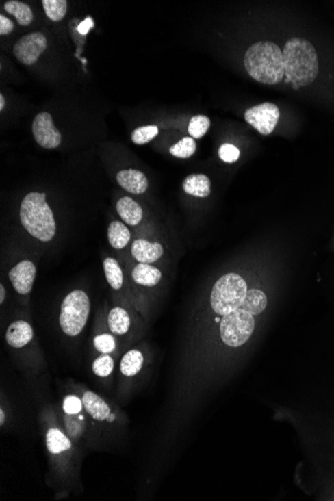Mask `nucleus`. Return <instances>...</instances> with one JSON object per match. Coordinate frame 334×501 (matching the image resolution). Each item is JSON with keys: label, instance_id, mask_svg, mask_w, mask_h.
<instances>
[{"label": "nucleus", "instance_id": "nucleus-1", "mask_svg": "<svg viewBox=\"0 0 334 501\" xmlns=\"http://www.w3.org/2000/svg\"><path fill=\"white\" fill-rule=\"evenodd\" d=\"M283 60L287 82L298 90L309 86L320 73L318 53L312 43L301 38H290L283 47Z\"/></svg>", "mask_w": 334, "mask_h": 501}, {"label": "nucleus", "instance_id": "nucleus-2", "mask_svg": "<svg viewBox=\"0 0 334 501\" xmlns=\"http://www.w3.org/2000/svg\"><path fill=\"white\" fill-rule=\"evenodd\" d=\"M244 66L253 79L262 84H277L285 75L283 51L270 41L251 45L244 55Z\"/></svg>", "mask_w": 334, "mask_h": 501}, {"label": "nucleus", "instance_id": "nucleus-3", "mask_svg": "<svg viewBox=\"0 0 334 501\" xmlns=\"http://www.w3.org/2000/svg\"><path fill=\"white\" fill-rule=\"evenodd\" d=\"M19 218L25 231L39 242H49L55 236V219L45 193H28L21 201Z\"/></svg>", "mask_w": 334, "mask_h": 501}, {"label": "nucleus", "instance_id": "nucleus-4", "mask_svg": "<svg viewBox=\"0 0 334 501\" xmlns=\"http://www.w3.org/2000/svg\"><path fill=\"white\" fill-rule=\"evenodd\" d=\"M247 292L244 277L227 273L214 283L210 294V307L218 316H227L242 307Z\"/></svg>", "mask_w": 334, "mask_h": 501}, {"label": "nucleus", "instance_id": "nucleus-5", "mask_svg": "<svg viewBox=\"0 0 334 501\" xmlns=\"http://www.w3.org/2000/svg\"><path fill=\"white\" fill-rule=\"evenodd\" d=\"M90 296L81 290L69 292L60 305V326L68 337H77L84 331L90 318Z\"/></svg>", "mask_w": 334, "mask_h": 501}, {"label": "nucleus", "instance_id": "nucleus-6", "mask_svg": "<svg viewBox=\"0 0 334 501\" xmlns=\"http://www.w3.org/2000/svg\"><path fill=\"white\" fill-rule=\"evenodd\" d=\"M255 329V318L244 309H236L223 316L219 323L220 337L229 347H240L246 344Z\"/></svg>", "mask_w": 334, "mask_h": 501}, {"label": "nucleus", "instance_id": "nucleus-7", "mask_svg": "<svg viewBox=\"0 0 334 501\" xmlns=\"http://www.w3.org/2000/svg\"><path fill=\"white\" fill-rule=\"evenodd\" d=\"M64 429L73 441L84 439L88 431L90 416L86 413L84 402L77 394H67L62 400Z\"/></svg>", "mask_w": 334, "mask_h": 501}, {"label": "nucleus", "instance_id": "nucleus-8", "mask_svg": "<svg viewBox=\"0 0 334 501\" xmlns=\"http://www.w3.org/2000/svg\"><path fill=\"white\" fill-rule=\"evenodd\" d=\"M80 398L91 422L101 425L118 424L116 409L101 396L91 390H84Z\"/></svg>", "mask_w": 334, "mask_h": 501}, {"label": "nucleus", "instance_id": "nucleus-9", "mask_svg": "<svg viewBox=\"0 0 334 501\" xmlns=\"http://www.w3.org/2000/svg\"><path fill=\"white\" fill-rule=\"evenodd\" d=\"M281 112L275 104L264 103L253 106L245 112L244 119L262 136L272 133L279 123Z\"/></svg>", "mask_w": 334, "mask_h": 501}, {"label": "nucleus", "instance_id": "nucleus-10", "mask_svg": "<svg viewBox=\"0 0 334 501\" xmlns=\"http://www.w3.org/2000/svg\"><path fill=\"white\" fill-rule=\"evenodd\" d=\"M47 47V39L41 32H34L23 36L13 47L15 57L25 65L38 62Z\"/></svg>", "mask_w": 334, "mask_h": 501}, {"label": "nucleus", "instance_id": "nucleus-11", "mask_svg": "<svg viewBox=\"0 0 334 501\" xmlns=\"http://www.w3.org/2000/svg\"><path fill=\"white\" fill-rule=\"evenodd\" d=\"M32 132L34 140L43 149H54L62 143V133L56 129L49 112H40L36 116L32 123Z\"/></svg>", "mask_w": 334, "mask_h": 501}, {"label": "nucleus", "instance_id": "nucleus-12", "mask_svg": "<svg viewBox=\"0 0 334 501\" xmlns=\"http://www.w3.org/2000/svg\"><path fill=\"white\" fill-rule=\"evenodd\" d=\"M38 268L36 264L30 260H23L15 264L8 272V279L12 283L13 290L19 296H27L31 292L34 281L36 279Z\"/></svg>", "mask_w": 334, "mask_h": 501}, {"label": "nucleus", "instance_id": "nucleus-13", "mask_svg": "<svg viewBox=\"0 0 334 501\" xmlns=\"http://www.w3.org/2000/svg\"><path fill=\"white\" fill-rule=\"evenodd\" d=\"M45 444L52 459L57 461L70 457L73 451V439L67 435L64 429L58 426H51L45 431Z\"/></svg>", "mask_w": 334, "mask_h": 501}, {"label": "nucleus", "instance_id": "nucleus-14", "mask_svg": "<svg viewBox=\"0 0 334 501\" xmlns=\"http://www.w3.org/2000/svg\"><path fill=\"white\" fill-rule=\"evenodd\" d=\"M130 253L138 264H153L162 258L164 250L162 245L158 242L138 238L132 242Z\"/></svg>", "mask_w": 334, "mask_h": 501}, {"label": "nucleus", "instance_id": "nucleus-15", "mask_svg": "<svg viewBox=\"0 0 334 501\" xmlns=\"http://www.w3.org/2000/svg\"><path fill=\"white\" fill-rule=\"evenodd\" d=\"M34 329L25 320H15L6 329L5 342L10 347L21 349L27 346L34 339Z\"/></svg>", "mask_w": 334, "mask_h": 501}, {"label": "nucleus", "instance_id": "nucleus-16", "mask_svg": "<svg viewBox=\"0 0 334 501\" xmlns=\"http://www.w3.org/2000/svg\"><path fill=\"white\" fill-rule=\"evenodd\" d=\"M116 180L120 188L132 194H142L149 188V179L142 171L138 169H125L119 171Z\"/></svg>", "mask_w": 334, "mask_h": 501}, {"label": "nucleus", "instance_id": "nucleus-17", "mask_svg": "<svg viewBox=\"0 0 334 501\" xmlns=\"http://www.w3.org/2000/svg\"><path fill=\"white\" fill-rule=\"evenodd\" d=\"M116 211L123 219V222L127 223L129 227H136L142 220V206L131 197L125 196L119 199L116 203Z\"/></svg>", "mask_w": 334, "mask_h": 501}, {"label": "nucleus", "instance_id": "nucleus-18", "mask_svg": "<svg viewBox=\"0 0 334 501\" xmlns=\"http://www.w3.org/2000/svg\"><path fill=\"white\" fill-rule=\"evenodd\" d=\"M131 279L138 285L153 287L162 281V273L153 264H138L132 268Z\"/></svg>", "mask_w": 334, "mask_h": 501}, {"label": "nucleus", "instance_id": "nucleus-19", "mask_svg": "<svg viewBox=\"0 0 334 501\" xmlns=\"http://www.w3.org/2000/svg\"><path fill=\"white\" fill-rule=\"evenodd\" d=\"M182 188L188 194L205 198L211 193V181L209 177L201 173L188 175L182 183Z\"/></svg>", "mask_w": 334, "mask_h": 501}, {"label": "nucleus", "instance_id": "nucleus-20", "mask_svg": "<svg viewBox=\"0 0 334 501\" xmlns=\"http://www.w3.org/2000/svg\"><path fill=\"white\" fill-rule=\"evenodd\" d=\"M107 325L114 335L123 336L129 333L131 327V318L129 311L123 307H114L108 312Z\"/></svg>", "mask_w": 334, "mask_h": 501}, {"label": "nucleus", "instance_id": "nucleus-21", "mask_svg": "<svg viewBox=\"0 0 334 501\" xmlns=\"http://www.w3.org/2000/svg\"><path fill=\"white\" fill-rule=\"evenodd\" d=\"M144 355L138 349H130L123 355L119 363V372L125 378H132L142 370Z\"/></svg>", "mask_w": 334, "mask_h": 501}, {"label": "nucleus", "instance_id": "nucleus-22", "mask_svg": "<svg viewBox=\"0 0 334 501\" xmlns=\"http://www.w3.org/2000/svg\"><path fill=\"white\" fill-rule=\"evenodd\" d=\"M107 238L110 244L117 250L125 248L131 240L129 227L121 221H112L107 229Z\"/></svg>", "mask_w": 334, "mask_h": 501}, {"label": "nucleus", "instance_id": "nucleus-23", "mask_svg": "<svg viewBox=\"0 0 334 501\" xmlns=\"http://www.w3.org/2000/svg\"><path fill=\"white\" fill-rule=\"evenodd\" d=\"M103 270L108 285L114 290H120L125 284V274L118 261L112 257L105 258L103 260Z\"/></svg>", "mask_w": 334, "mask_h": 501}, {"label": "nucleus", "instance_id": "nucleus-24", "mask_svg": "<svg viewBox=\"0 0 334 501\" xmlns=\"http://www.w3.org/2000/svg\"><path fill=\"white\" fill-rule=\"evenodd\" d=\"M268 297L262 290H248L245 297L244 305L242 309L253 316H258L262 313L268 307Z\"/></svg>", "mask_w": 334, "mask_h": 501}, {"label": "nucleus", "instance_id": "nucleus-25", "mask_svg": "<svg viewBox=\"0 0 334 501\" xmlns=\"http://www.w3.org/2000/svg\"><path fill=\"white\" fill-rule=\"evenodd\" d=\"M4 10L13 15L21 26H28L34 21V12L29 5L17 0H10L4 4Z\"/></svg>", "mask_w": 334, "mask_h": 501}, {"label": "nucleus", "instance_id": "nucleus-26", "mask_svg": "<svg viewBox=\"0 0 334 501\" xmlns=\"http://www.w3.org/2000/svg\"><path fill=\"white\" fill-rule=\"evenodd\" d=\"M114 357L110 355H101L92 362V372L99 378H108L114 373Z\"/></svg>", "mask_w": 334, "mask_h": 501}, {"label": "nucleus", "instance_id": "nucleus-27", "mask_svg": "<svg viewBox=\"0 0 334 501\" xmlns=\"http://www.w3.org/2000/svg\"><path fill=\"white\" fill-rule=\"evenodd\" d=\"M45 14L52 21H60L67 12L66 0H42L41 1Z\"/></svg>", "mask_w": 334, "mask_h": 501}, {"label": "nucleus", "instance_id": "nucleus-28", "mask_svg": "<svg viewBox=\"0 0 334 501\" xmlns=\"http://www.w3.org/2000/svg\"><path fill=\"white\" fill-rule=\"evenodd\" d=\"M93 346L101 355H112L116 351L117 342L112 333H99L93 338Z\"/></svg>", "mask_w": 334, "mask_h": 501}, {"label": "nucleus", "instance_id": "nucleus-29", "mask_svg": "<svg viewBox=\"0 0 334 501\" xmlns=\"http://www.w3.org/2000/svg\"><path fill=\"white\" fill-rule=\"evenodd\" d=\"M196 151V142L194 138H183L169 149V153L177 158H190Z\"/></svg>", "mask_w": 334, "mask_h": 501}, {"label": "nucleus", "instance_id": "nucleus-30", "mask_svg": "<svg viewBox=\"0 0 334 501\" xmlns=\"http://www.w3.org/2000/svg\"><path fill=\"white\" fill-rule=\"evenodd\" d=\"M159 133V130L156 125H145L134 129L131 133L132 142L138 145L146 144L155 140Z\"/></svg>", "mask_w": 334, "mask_h": 501}, {"label": "nucleus", "instance_id": "nucleus-31", "mask_svg": "<svg viewBox=\"0 0 334 501\" xmlns=\"http://www.w3.org/2000/svg\"><path fill=\"white\" fill-rule=\"evenodd\" d=\"M210 127V119L205 116H195L190 119L188 132L194 140H199L207 133Z\"/></svg>", "mask_w": 334, "mask_h": 501}, {"label": "nucleus", "instance_id": "nucleus-32", "mask_svg": "<svg viewBox=\"0 0 334 501\" xmlns=\"http://www.w3.org/2000/svg\"><path fill=\"white\" fill-rule=\"evenodd\" d=\"M218 155L222 162H227V164H234L240 159V151L233 144L224 143L219 147Z\"/></svg>", "mask_w": 334, "mask_h": 501}, {"label": "nucleus", "instance_id": "nucleus-33", "mask_svg": "<svg viewBox=\"0 0 334 501\" xmlns=\"http://www.w3.org/2000/svg\"><path fill=\"white\" fill-rule=\"evenodd\" d=\"M14 29V23L4 15H0V36H8Z\"/></svg>", "mask_w": 334, "mask_h": 501}, {"label": "nucleus", "instance_id": "nucleus-34", "mask_svg": "<svg viewBox=\"0 0 334 501\" xmlns=\"http://www.w3.org/2000/svg\"><path fill=\"white\" fill-rule=\"evenodd\" d=\"M6 299V290L4 287L3 284H0V303L3 305L4 301Z\"/></svg>", "mask_w": 334, "mask_h": 501}, {"label": "nucleus", "instance_id": "nucleus-35", "mask_svg": "<svg viewBox=\"0 0 334 501\" xmlns=\"http://www.w3.org/2000/svg\"><path fill=\"white\" fill-rule=\"evenodd\" d=\"M5 411H4L3 407H1V409H0V426H4V424H5Z\"/></svg>", "mask_w": 334, "mask_h": 501}, {"label": "nucleus", "instance_id": "nucleus-36", "mask_svg": "<svg viewBox=\"0 0 334 501\" xmlns=\"http://www.w3.org/2000/svg\"><path fill=\"white\" fill-rule=\"evenodd\" d=\"M5 107V99H4L3 94H0V110H3Z\"/></svg>", "mask_w": 334, "mask_h": 501}]
</instances>
